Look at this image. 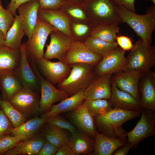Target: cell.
<instances>
[{
    "label": "cell",
    "instance_id": "7dc6e473",
    "mask_svg": "<svg viewBox=\"0 0 155 155\" xmlns=\"http://www.w3.org/2000/svg\"><path fill=\"white\" fill-rule=\"evenodd\" d=\"M124 146L114 152L113 154V155H126L127 154L131 149L133 148L132 145L128 142Z\"/></svg>",
    "mask_w": 155,
    "mask_h": 155
},
{
    "label": "cell",
    "instance_id": "5b68a950",
    "mask_svg": "<svg viewBox=\"0 0 155 155\" xmlns=\"http://www.w3.org/2000/svg\"><path fill=\"white\" fill-rule=\"evenodd\" d=\"M127 58V68L147 73L155 65V46L144 43L140 38Z\"/></svg>",
    "mask_w": 155,
    "mask_h": 155
},
{
    "label": "cell",
    "instance_id": "8d00e7d4",
    "mask_svg": "<svg viewBox=\"0 0 155 155\" xmlns=\"http://www.w3.org/2000/svg\"><path fill=\"white\" fill-rule=\"evenodd\" d=\"M59 114L47 118L46 122L49 124L69 131L71 135L77 131L75 127Z\"/></svg>",
    "mask_w": 155,
    "mask_h": 155
},
{
    "label": "cell",
    "instance_id": "d6986e66",
    "mask_svg": "<svg viewBox=\"0 0 155 155\" xmlns=\"http://www.w3.org/2000/svg\"><path fill=\"white\" fill-rule=\"evenodd\" d=\"M111 95L108 100L112 108L140 111L141 108L138 101L130 94L119 89L111 79Z\"/></svg>",
    "mask_w": 155,
    "mask_h": 155
},
{
    "label": "cell",
    "instance_id": "9c48e42d",
    "mask_svg": "<svg viewBox=\"0 0 155 155\" xmlns=\"http://www.w3.org/2000/svg\"><path fill=\"white\" fill-rule=\"evenodd\" d=\"M88 5L101 24L123 23L117 6L112 0H88Z\"/></svg>",
    "mask_w": 155,
    "mask_h": 155
},
{
    "label": "cell",
    "instance_id": "7c38bea8",
    "mask_svg": "<svg viewBox=\"0 0 155 155\" xmlns=\"http://www.w3.org/2000/svg\"><path fill=\"white\" fill-rule=\"evenodd\" d=\"M9 101L15 108L28 117L39 111V101L34 90L23 88Z\"/></svg>",
    "mask_w": 155,
    "mask_h": 155
},
{
    "label": "cell",
    "instance_id": "8992f818",
    "mask_svg": "<svg viewBox=\"0 0 155 155\" xmlns=\"http://www.w3.org/2000/svg\"><path fill=\"white\" fill-rule=\"evenodd\" d=\"M140 112V120L133 129L126 133L128 142L131 143L133 148L142 140L155 135V111L141 108Z\"/></svg>",
    "mask_w": 155,
    "mask_h": 155
},
{
    "label": "cell",
    "instance_id": "603a6c76",
    "mask_svg": "<svg viewBox=\"0 0 155 155\" xmlns=\"http://www.w3.org/2000/svg\"><path fill=\"white\" fill-rule=\"evenodd\" d=\"M38 16L56 30L72 38L68 18L54 9H39Z\"/></svg>",
    "mask_w": 155,
    "mask_h": 155
},
{
    "label": "cell",
    "instance_id": "277c9868",
    "mask_svg": "<svg viewBox=\"0 0 155 155\" xmlns=\"http://www.w3.org/2000/svg\"><path fill=\"white\" fill-rule=\"evenodd\" d=\"M57 30L38 16L36 24L29 39L24 43L28 59L32 65L43 58L44 49L49 35Z\"/></svg>",
    "mask_w": 155,
    "mask_h": 155
},
{
    "label": "cell",
    "instance_id": "ee69618b",
    "mask_svg": "<svg viewBox=\"0 0 155 155\" xmlns=\"http://www.w3.org/2000/svg\"><path fill=\"white\" fill-rule=\"evenodd\" d=\"M67 11L71 16L75 18L81 19H84L86 18L83 10L79 7H70L68 9Z\"/></svg>",
    "mask_w": 155,
    "mask_h": 155
},
{
    "label": "cell",
    "instance_id": "681fc988",
    "mask_svg": "<svg viewBox=\"0 0 155 155\" xmlns=\"http://www.w3.org/2000/svg\"><path fill=\"white\" fill-rule=\"evenodd\" d=\"M145 0L147 1V0ZM150 0L152 1L153 3L154 4V5H155V0Z\"/></svg>",
    "mask_w": 155,
    "mask_h": 155
},
{
    "label": "cell",
    "instance_id": "cb8c5ba5",
    "mask_svg": "<svg viewBox=\"0 0 155 155\" xmlns=\"http://www.w3.org/2000/svg\"><path fill=\"white\" fill-rule=\"evenodd\" d=\"M23 88L13 70H0V88L2 98L9 100Z\"/></svg>",
    "mask_w": 155,
    "mask_h": 155
},
{
    "label": "cell",
    "instance_id": "4fadbf2b",
    "mask_svg": "<svg viewBox=\"0 0 155 155\" xmlns=\"http://www.w3.org/2000/svg\"><path fill=\"white\" fill-rule=\"evenodd\" d=\"M37 64L46 79L53 85L66 78L71 69L70 65L61 61L53 62L42 58Z\"/></svg>",
    "mask_w": 155,
    "mask_h": 155
},
{
    "label": "cell",
    "instance_id": "d590c367",
    "mask_svg": "<svg viewBox=\"0 0 155 155\" xmlns=\"http://www.w3.org/2000/svg\"><path fill=\"white\" fill-rule=\"evenodd\" d=\"M29 139L24 136H10L8 135L0 137V155L3 154L20 142Z\"/></svg>",
    "mask_w": 155,
    "mask_h": 155
},
{
    "label": "cell",
    "instance_id": "2e32d148",
    "mask_svg": "<svg viewBox=\"0 0 155 155\" xmlns=\"http://www.w3.org/2000/svg\"><path fill=\"white\" fill-rule=\"evenodd\" d=\"M49 44L44 54L43 58L47 60L57 59L62 61L70 45L73 42V38L64 36L57 31L50 33Z\"/></svg>",
    "mask_w": 155,
    "mask_h": 155
},
{
    "label": "cell",
    "instance_id": "44dd1931",
    "mask_svg": "<svg viewBox=\"0 0 155 155\" xmlns=\"http://www.w3.org/2000/svg\"><path fill=\"white\" fill-rule=\"evenodd\" d=\"M71 117L73 123L80 130L94 139L96 129L94 118L86 107L82 104L72 111Z\"/></svg>",
    "mask_w": 155,
    "mask_h": 155
},
{
    "label": "cell",
    "instance_id": "5bb4252c",
    "mask_svg": "<svg viewBox=\"0 0 155 155\" xmlns=\"http://www.w3.org/2000/svg\"><path fill=\"white\" fill-rule=\"evenodd\" d=\"M107 74L96 75L84 90L85 100L110 99L111 93V76Z\"/></svg>",
    "mask_w": 155,
    "mask_h": 155
},
{
    "label": "cell",
    "instance_id": "f35d334b",
    "mask_svg": "<svg viewBox=\"0 0 155 155\" xmlns=\"http://www.w3.org/2000/svg\"><path fill=\"white\" fill-rule=\"evenodd\" d=\"M39 9H56L60 7L65 0H38Z\"/></svg>",
    "mask_w": 155,
    "mask_h": 155
},
{
    "label": "cell",
    "instance_id": "ffe728a7",
    "mask_svg": "<svg viewBox=\"0 0 155 155\" xmlns=\"http://www.w3.org/2000/svg\"><path fill=\"white\" fill-rule=\"evenodd\" d=\"M94 155H111L119 147L126 144V139L113 138L100 133L96 130L95 133Z\"/></svg>",
    "mask_w": 155,
    "mask_h": 155
},
{
    "label": "cell",
    "instance_id": "4dcf8cb0",
    "mask_svg": "<svg viewBox=\"0 0 155 155\" xmlns=\"http://www.w3.org/2000/svg\"><path fill=\"white\" fill-rule=\"evenodd\" d=\"M84 43L91 51L102 57L119 47L116 42H109L91 36L88 37Z\"/></svg>",
    "mask_w": 155,
    "mask_h": 155
},
{
    "label": "cell",
    "instance_id": "484cf974",
    "mask_svg": "<svg viewBox=\"0 0 155 155\" xmlns=\"http://www.w3.org/2000/svg\"><path fill=\"white\" fill-rule=\"evenodd\" d=\"M46 140L45 138L40 136L31 137L20 142L3 154L37 155Z\"/></svg>",
    "mask_w": 155,
    "mask_h": 155
},
{
    "label": "cell",
    "instance_id": "ba28073f",
    "mask_svg": "<svg viewBox=\"0 0 155 155\" xmlns=\"http://www.w3.org/2000/svg\"><path fill=\"white\" fill-rule=\"evenodd\" d=\"M102 58V56L90 50L84 42L73 41L62 61L68 65L81 63L95 66Z\"/></svg>",
    "mask_w": 155,
    "mask_h": 155
},
{
    "label": "cell",
    "instance_id": "8fae6325",
    "mask_svg": "<svg viewBox=\"0 0 155 155\" xmlns=\"http://www.w3.org/2000/svg\"><path fill=\"white\" fill-rule=\"evenodd\" d=\"M34 71L38 78L40 88L39 111L44 113L50 111L53 103L69 96L64 92L56 88L46 79L42 78L37 69Z\"/></svg>",
    "mask_w": 155,
    "mask_h": 155
},
{
    "label": "cell",
    "instance_id": "d4e9b609",
    "mask_svg": "<svg viewBox=\"0 0 155 155\" xmlns=\"http://www.w3.org/2000/svg\"><path fill=\"white\" fill-rule=\"evenodd\" d=\"M71 135L68 144L75 155L91 154L94 151L95 147L94 139L80 130Z\"/></svg>",
    "mask_w": 155,
    "mask_h": 155
},
{
    "label": "cell",
    "instance_id": "4316f807",
    "mask_svg": "<svg viewBox=\"0 0 155 155\" xmlns=\"http://www.w3.org/2000/svg\"><path fill=\"white\" fill-rule=\"evenodd\" d=\"M14 22L8 31L5 38L6 46L14 50L20 49L25 31L21 17L16 15Z\"/></svg>",
    "mask_w": 155,
    "mask_h": 155
},
{
    "label": "cell",
    "instance_id": "bcb514c9",
    "mask_svg": "<svg viewBox=\"0 0 155 155\" xmlns=\"http://www.w3.org/2000/svg\"><path fill=\"white\" fill-rule=\"evenodd\" d=\"M73 29L77 35L81 36L87 32L89 28L85 25L76 24L74 25Z\"/></svg>",
    "mask_w": 155,
    "mask_h": 155
},
{
    "label": "cell",
    "instance_id": "b9f144b4",
    "mask_svg": "<svg viewBox=\"0 0 155 155\" xmlns=\"http://www.w3.org/2000/svg\"><path fill=\"white\" fill-rule=\"evenodd\" d=\"M117 6H123L128 9L136 12L134 3L135 0H112Z\"/></svg>",
    "mask_w": 155,
    "mask_h": 155
},
{
    "label": "cell",
    "instance_id": "ab89813d",
    "mask_svg": "<svg viewBox=\"0 0 155 155\" xmlns=\"http://www.w3.org/2000/svg\"><path fill=\"white\" fill-rule=\"evenodd\" d=\"M116 42L120 47L125 51L131 50L134 46L131 38L125 36H117Z\"/></svg>",
    "mask_w": 155,
    "mask_h": 155
},
{
    "label": "cell",
    "instance_id": "1f68e13d",
    "mask_svg": "<svg viewBox=\"0 0 155 155\" xmlns=\"http://www.w3.org/2000/svg\"><path fill=\"white\" fill-rule=\"evenodd\" d=\"M49 125L44 133L46 140L58 148L67 144L70 137L65 129Z\"/></svg>",
    "mask_w": 155,
    "mask_h": 155
},
{
    "label": "cell",
    "instance_id": "e575fe53",
    "mask_svg": "<svg viewBox=\"0 0 155 155\" xmlns=\"http://www.w3.org/2000/svg\"><path fill=\"white\" fill-rule=\"evenodd\" d=\"M15 20V16L10 11L3 7L2 1L0 0V30L3 33L5 39Z\"/></svg>",
    "mask_w": 155,
    "mask_h": 155
},
{
    "label": "cell",
    "instance_id": "f6af8a7d",
    "mask_svg": "<svg viewBox=\"0 0 155 155\" xmlns=\"http://www.w3.org/2000/svg\"><path fill=\"white\" fill-rule=\"evenodd\" d=\"M55 155H75L68 144L58 148Z\"/></svg>",
    "mask_w": 155,
    "mask_h": 155
},
{
    "label": "cell",
    "instance_id": "52a82bcc",
    "mask_svg": "<svg viewBox=\"0 0 155 155\" xmlns=\"http://www.w3.org/2000/svg\"><path fill=\"white\" fill-rule=\"evenodd\" d=\"M125 51L118 47L102 57L94 67L96 75L112 74L127 67L128 61L125 56Z\"/></svg>",
    "mask_w": 155,
    "mask_h": 155
},
{
    "label": "cell",
    "instance_id": "6da1fadb",
    "mask_svg": "<svg viewBox=\"0 0 155 155\" xmlns=\"http://www.w3.org/2000/svg\"><path fill=\"white\" fill-rule=\"evenodd\" d=\"M123 22L128 25L146 44H151L152 34L155 29V6L148 8L146 13L137 14L123 6H117Z\"/></svg>",
    "mask_w": 155,
    "mask_h": 155
},
{
    "label": "cell",
    "instance_id": "f546056e",
    "mask_svg": "<svg viewBox=\"0 0 155 155\" xmlns=\"http://www.w3.org/2000/svg\"><path fill=\"white\" fill-rule=\"evenodd\" d=\"M118 25L115 23L98 25L92 29L90 36L108 42H116V34L119 31Z\"/></svg>",
    "mask_w": 155,
    "mask_h": 155
},
{
    "label": "cell",
    "instance_id": "7bdbcfd3",
    "mask_svg": "<svg viewBox=\"0 0 155 155\" xmlns=\"http://www.w3.org/2000/svg\"><path fill=\"white\" fill-rule=\"evenodd\" d=\"M31 0H11L6 7V9L10 11L15 16L16 15V10L22 4Z\"/></svg>",
    "mask_w": 155,
    "mask_h": 155
},
{
    "label": "cell",
    "instance_id": "7402d4cb",
    "mask_svg": "<svg viewBox=\"0 0 155 155\" xmlns=\"http://www.w3.org/2000/svg\"><path fill=\"white\" fill-rule=\"evenodd\" d=\"M84 89L80 90L73 95L63 100L59 103L52 105L50 111L43 113L42 117L47 118L67 111H73L78 108L85 100Z\"/></svg>",
    "mask_w": 155,
    "mask_h": 155
},
{
    "label": "cell",
    "instance_id": "f907efd6",
    "mask_svg": "<svg viewBox=\"0 0 155 155\" xmlns=\"http://www.w3.org/2000/svg\"><path fill=\"white\" fill-rule=\"evenodd\" d=\"M88 0H87V1H88Z\"/></svg>",
    "mask_w": 155,
    "mask_h": 155
},
{
    "label": "cell",
    "instance_id": "7a4b0ae2",
    "mask_svg": "<svg viewBox=\"0 0 155 155\" xmlns=\"http://www.w3.org/2000/svg\"><path fill=\"white\" fill-rule=\"evenodd\" d=\"M139 111H129L117 108H112L104 115L94 118L102 133L109 137L126 139V132L122 128L127 121L139 117Z\"/></svg>",
    "mask_w": 155,
    "mask_h": 155
},
{
    "label": "cell",
    "instance_id": "836d02e7",
    "mask_svg": "<svg viewBox=\"0 0 155 155\" xmlns=\"http://www.w3.org/2000/svg\"><path fill=\"white\" fill-rule=\"evenodd\" d=\"M82 105L94 117L104 115L112 108L108 100H84Z\"/></svg>",
    "mask_w": 155,
    "mask_h": 155
},
{
    "label": "cell",
    "instance_id": "60d3db41",
    "mask_svg": "<svg viewBox=\"0 0 155 155\" xmlns=\"http://www.w3.org/2000/svg\"><path fill=\"white\" fill-rule=\"evenodd\" d=\"M58 148L46 140L37 155H54L56 153Z\"/></svg>",
    "mask_w": 155,
    "mask_h": 155
},
{
    "label": "cell",
    "instance_id": "83f0119b",
    "mask_svg": "<svg viewBox=\"0 0 155 155\" xmlns=\"http://www.w3.org/2000/svg\"><path fill=\"white\" fill-rule=\"evenodd\" d=\"M21 54L6 46H0V70H13L19 65Z\"/></svg>",
    "mask_w": 155,
    "mask_h": 155
},
{
    "label": "cell",
    "instance_id": "f1b7e54d",
    "mask_svg": "<svg viewBox=\"0 0 155 155\" xmlns=\"http://www.w3.org/2000/svg\"><path fill=\"white\" fill-rule=\"evenodd\" d=\"M46 119L36 116L18 127L13 128L10 133L12 136H24L30 139L46 123Z\"/></svg>",
    "mask_w": 155,
    "mask_h": 155
},
{
    "label": "cell",
    "instance_id": "9a60e30c",
    "mask_svg": "<svg viewBox=\"0 0 155 155\" xmlns=\"http://www.w3.org/2000/svg\"><path fill=\"white\" fill-rule=\"evenodd\" d=\"M20 49L21 54L20 63L13 72L24 88L35 91L40 84L38 78L29 64L24 43Z\"/></svg>",
    "mask_w": 155,
    "mask_h": 155
},
{
    "label": "cell",
    "instance_id": "c3c4849f",
    "mask_svg": "<svg viewBox=\"0 0 155 155\" xmlns=\"http://www.w3.org/2000/svg\"><path fill=\"white\" fill-rule=\"evenodd\" d=\"M5 46V38L2 32L0 30V46Z\"/></svg>",
    "mask_w": 155,
    "mask_h": 155
},
{
    "label": "cell",
    "instance_id": "3957f363",
    "mask_svg": "<svg viewBox=\"0 0 155 155\" xmlns=\"http://www.w3.org/2000/svg\"><path fill=\"white\" fill-rule=\"evenodd\" d=\"M71 69L68 76L57 84V88L70 96L80 90L85 89L96 76L94 66L85 63L69 65Z\"/></svg>",
    "mask_w": 155,
    "mask_h": 155
},
{
    "label": "cell",
    "instance_id": "d6a6232c",
    "mask_svg": "<svg viewBox=\"0 0 155 155\" xmlns=\"http://www.w3.org/2000/svg\"><path fill=\"white\" fill-rule=\"evenodd\" d=\"M0 107L11 122L13 128L18 127L26 122L28 117L21 113L9 100L0 97Z\"/></svg>",
    "mask_w": 155,
    "mask_h": 155
},
{
    "label": "cell",
    "instance_id": "74e56055",
    "mask_svg": "<svg viewBox=\"0 0 155 155\" xmlns=\"http://www.w3.org/2000/svg\"><path fill=\"white\" fill-rule=\"evenodd\" d=\"M13 128L10 120L0 108V137L11 133Z\"/></svg>",
    "mask_w": 155,
    "mask_h": 155
},
{
    "label": "cell",
    "instance_id": "e0dca14e",
    "mask_svg": "<svg viewBox=\"0 0 155 155\" xmlns=\"http://www.w3.org/2000/svg\"><path fill=\"white\" fill-rule=\"evenodd\" d=\"M40 3L38 0H31L20 5L17 9L22 18L25 35L29 39L36 24Z\"/></svg>",
    "mask_w": 155,
    "mask_h": 155
},
{
    "label": "cell",
    "instance_id": "30bf717a",
    "mask_svg": "<svg viewBox=\"0 0 155 155\" xmlns=\"http://www.w3.org/2000/svg\"><path fill=\"white\" fill-rule=\"evenodd\" d=\"M113 74L111 79L117 87L131 95L140 103L139 83L144 73L126 68Z\"/></svg>",
    "mask_w": 155,
    "mask_h": 155
},
{
    "label": "cell",
    "instance_id": "ac0fdd59",
    "mask_svg": "<svg viewBox=\"0 0 155 155\" xmlns=\"http://www.w3.org/2000/svg\"><path fill=\"white\" fill-rule=\"evenodd\" d=\"M140 89L141 108L155 110V73L150 71L144 74Z\"/></svg>",
    "mask_w": 155,
    "mask_h": 155
},
{
    "label": "cell",
    "instance_id": "816d5d0a",
    "mask_svg": "<svg viewBox=\"0 0 155 155\" xmlns=\"http://www.w3.org/2000/svg\"><path fill=\"white\" fill-rule=\"evenodd\" d=\"M0 97H1L0 96Z\"/></svg>",
    "mask_w": 155,
    "mask_h": 155
}]
</instances>
